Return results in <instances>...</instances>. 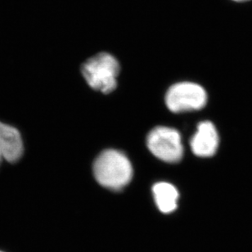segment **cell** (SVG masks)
<instances>
[{"instance_id":"4","label":"cell","mask_w":252,"mask_h":252,"mask_svg":"<svg viewBox=\"0 0 252 252\" xmlns=\"http://www.w3.org/2000/svg\"><path fill=\"white\" fill-rule=\"evenodd\" d=\"M207 94L203 88L191 82L178 83L168 90L165 102L173 112L197 111L206 106Z\"/></svg>"},{"instance_id":"2","label":"cell","mask_w":252,"mask_h":252,"mask_svg":"<svg viewBox=\"0 0 252 252\" xmlns=\"http://www.w3.org/2000/svg\"><path fill=\"white\" fill-rule=\"evenodd\" d=\"M120 65L109 54L102 53L85 62L82 73L86 82L94 90L109 94L117 88Z\"/></svg>"},{"instance_id":"3","label":"cell","mask_w":252,"mask_h":252,"mask_svg":"<svg viewBox=\"0 0 252 252\" xmlns=\"http://www.w3.org/2000/svg\"><path fill=\"white\" fill-rule=\"evenodd\" d=\"M148 147L158 159L168 163H177L184 155L181 137L177 130L165 126L153 128L148 136Z\"/></svg>"},{"instance_id":"6","label":"cell","mask_w":252,"mask_h":252,"mask_svg":"<svg viewBox=\"0 0 252 252\" xmlns=\"http://www.w3.org/2000/svg\"><path fill=\"white\" fill-rule=\"evenodd\" d=\"M219 134L216 126L210 122H201L191 139V148L200 158H210L216 154L219 148Z\"/></svg>"},{"instance_id":"1","label":"cell","mask_w":252,"mask_h":252,"mask_svg":"<svg viewBox=\"0 0 252 252\" xmlns=\"http://www.w3.org/2000/svg\"><path fill=\"white\" fill-rule=\"evenodd\" d=\"M94 174L102 186L119 191L132 180L133 168L124 153L111 149L97 157L94 164Z\"/></svg>"},{"instance_id":"8","label":"cell","mask_w":252,"mask_h":252,"mask_svg":"<svg viewBox=\"0 0 252 252\" xmlns=\"http://www.w3.org/2000/svg\"><path fill=\"white\" fill-rule=\"evenodd\" d=\"M233 1H236V2H244V1H248V0H233Z\"/></svg>"},{"instance_id":"9","label":"cell","mask_w":252,"mask_h":252,"mask_svg":"<svg viewBox=\"0 0 252 252\" xmlns=\"http://www.w3.org/2000/svg\"></svg>"},{"instance_id":"7","label":"cell","mask_w":252,"mask_h":252,"mask_svg":"<svg viewBox=\"0 0 252 252\" xmlns=\"http://www.w3.org/2000/svg\"><path fill=\"white\" fill-rule=\"evenodd\" d=\"M155 202L160 212L172 213L177 209L179 191L175 186L168 183L156 184L153 188Z\"/></svg>"},{"instance_id":"5","label":"cell","mask_w":252,"mask_h":252,"mask_svg":"<svg viewBox=\"0 0 252 252\" xmlns=\"http://www.w3.org/2000/svg\"><path fill=\"white\" fill-rule=\"evenodd\" d=\"M24 153L22 134L17 128L0 122V165L3 160L16 163Z\"/></svg>"}]
</instances>
